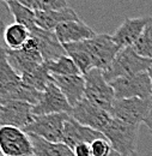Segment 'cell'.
I'll return each instance as SVG.
<instances>
[{
  "instance_id": "1",
  "label": "cell",
  "mask_w": 152,
  "mask_h": 156,
  "mask_svg": "<svg viewBox=\"0 0 152 156\" xmlns=\"http://www.w3.org/2000/svg\"><path fill=\"white\" fill-rule=\"evenodd\" d=\"M151 66V59L143 58L132 47H125V48H120L110 66L102 72L107 82L110 83L116 78L145 72Z\"/></svg>"
},
{
  "instance_id": "2",
  "label": "cell",
  "mask_w": 152,
  "mask_h": 156,
  "mask_svg": "<svg viewBox=\"0 0 152 156\" xmlns=\"http://www.w3.org/2000/svg\"><path fill=\"white\" fill-rule=\"evenodd\" d=\"M139 125L125 122L113 118L108 126L103 130L104 137L109 140L113 150L120 156H131L136 151V138Z\"/></svg>"
},
{
  "instance_id": "3",
  "label": "cell",
  "mask_w": 152,
  "mask_h": 156,
  "mask_svg": "<svg viewBox=\"0 0 152 156\" xmlns=\"http://www.w3.org/2000/svg\"><path fill=\"white\" fill-rule=\"evenodd\" d=\"M83 77L85 82V98L97 107L110 112L115 94L110 83L103 76V72L98 69H91Z\"/></svg>"
},
{
  "instance_id": "4",
  "label": "cell",
  "mask_w": 152,
  "mask_h": 156,
  "mask_svg": "<svg viewBox=\"0 0 152 156\" xmlns=\"http://www.w3.org/2000/svg\"><path fill=\"white\" fill-rule=\"evenodd\" d=\"M68 115L70 114L67 113L35 115L33 121L24 129V131L50 143H62L64 124Z\"/></svg>"
},
{
  "instance_id": "5",
  "label": "cell",
  "mask_w": 152,
  "mask_h": 156,
  "mask_svg": "<svg viewBox=\"0 0 152 156\" xmlns=\"http://www.w3.org/2000/svg\"><path fill=\"white\" fill-rule=\"evenodd\" d=\"M83 46L91 58L92 67L101 71H104L110 66L120 51V47L109 34H96L92 39L83 41Z\"/></svg>"
},
{
  "instance_id": "6",
  "label": "cell",
  "mask_w": 152,
  "mask_h": 156,
  "mask_svg": "<svg viewBox=\"0 0 152 156\" xmlns=\"http://www.w3.org/2000/svg\"><path fill=\"white\" fill-rule=\"evenodd\" d=\"M115 98H145L152 96V84L147 71L132 76H125L110 82Z\"/></svg>"
},
{
  "instance_id": "7",
  "label": "cell",
  "mask_w": 152,
  "mask_h": 156,
  "mask_svg": "<svg viewBox=\"0 0 152 156\" xmlns=\"http://www.w3.org/2000/svg\"><path fill=\"white\" fill-rule=\"evenodd\" d=\"M6 58L9 64L19 76L33 71L34 69L43 64L42 55L38 51L37 41L31 35L20 49L11 51L6 48Z\"/></svg>"
},
{
  "instance_id": "8",
  "label": "cell",
  "mask_w": 152,
  "mask_h": 156,
  "mask_svg": "<svg viewBox=\"0 0 152 156\" xmlns=\"http://www.w3.org/2000/svg\"><path fill=\"white\" fill-rule=\"evenodd\" d=\"M149 107L150 98H115L109 113L112 118L140 126L147 117Z\"/></svg>"
},
{
  "instance_id": "9",
  "label": "cell",
  "mask_w": 152,
  "mask_h": 156,
  "mask_svg": "<svg viewBox=\"0 0 152 156\" xmlns=\"http://www.w3.org/2000/svg\"><path fill=\"white\" fill-rule=\"evenodd\" d=\"M0 148L4 156H33L34 148L29 135L15 126L0 127Z\"/></svg>"
},
{
  "instance_id": "10",
  "label": "cell",
  "mask_w": 152,
  "mask_h": 156,
  "mask_svg": "<svg viewBox=\"0 0 152 156\" xmlns=\"http://www.w3.org/2000/svg\"><path fill=\"white\" fill-rule=\"evenodd\" d=\"M70 117L77 120L79 124L99 132H103L113 119L109 112L92 105L86 98H83L74 107H72Z\"/></svg>"
},
{
  "instance_id": "11",
  "label": "cell",
  "mask_w": 152,
  "mask_h": 156,
  "mask_svg": "<svg viewBox=\"0 0 152 156\" xmlns=\"http://www.w3.org/2000/svg\"><path fill=\"white\" fill-rule=\"evenodd\" d=\"M33 105L20 101H0V127L15 126L24 130L34 119Z\"/></svg>"
},
{
  "instance_id": "12",
  "label": "cell",
  "mask_w": 152,
  "mask_h": 156,
  "mask_svg": "<svg viewBox=\"0 0 152 156\" xmlns=\"http://www.w3.org/2000/svg\"><path fill=\"white\" fill-rule=\"evenodd\" d=\"M72 107L68 101L62 95L60 89L55 85L54 82H50L47 88L42 91V96L38 103L33 106L34 115H46V114H57L67 113L70 114Z\"/></svg>"
},
{
  "instance_id": "13",
  "label": "cell",
  "mask_w": 152,
  "mask_h": 156,
  "mask_svg": "<svg viewBox=\"0 0 152 156\" xmlns=\"http://www.w3.org/2000/svg\"><path fill=\"white\" fill-rule=\"evenodd\" d=\"M151 20L152 17L126 18L115 30V33L112 35V39L120 48L132 47Z\"/></svg>"
},
{
  "instance_id": "14",
  "label": "cell",
  "mask_w": 152,
  "mask_h": 156,
  "mask_svg": "<svg viewBox=\"0 0 152 156\" xmlns=\"http://www.w3.org/2000/svg\"><path fill=\"white\" fill-rule=\"evenodd\" d=\"M104 135L99 131L92 130L79 124L72 117H67L64 124V138L62 143H65L68 148L73 149L80 143H91L97 138H102Z\"/></svg>"
},
{
  "instance_id": "15",
  "label": "cell",
  "mask_w": 152,
  "mask_h": 156,
  "mask_svg": "<svg viewBox=\"0 0 152 156\" xmlns=\"http://www.w3.org/2000/svg\"><path fill=\"white\" fill-rule=\"evenodd\" d=\"M54 33L62 46L86 41L89 39H92L96 35L94 29H91L88 24H85L81 20H70L61 23L55 28Z\"/></svg>"
},
{
  "instance_id": "16",
  "label": "cell",
  "mask_w": 152,
  "mask_h": 156,
  "mask_svg": "<svg viewBox=\"0 0 152 156\" xmlns=\"http://www.w3.org/2000/svg\"><path fill=\"white\" fill-rule=\"evenodd\" d=\"M30 35L37 41L38 51L42 55L43 62L57 59L62 55H66L64 46L59 42L54 31L42 30L37 27L30 30Z\"/></svg>"
},
{
  "instance_id": "17",
  "label": "cell",
  "mask_w": 152,
  "mask_h": 156,
  "mask_svg": "<svg viewBox=\"0 0 152 156\" xmlns=\"http://www.w3.org/2000/svg\"><path fill=\"white\" fill-rule=\"evenodd\" d=\"M52 78L71 107H74L78 102L85 98V82L83 75L52 76Z\"/></svg>"
},
{
  "instance_id": "18",
  "label": "cell",
  "mask_w": 152,
  "mask_h": 156,
  "mask_svg": "<svg viewBox=\"0 0 152 156\" xmlns=\"http://www.w3.org/2000/svg\"><path fill=\"white\" fill-rule=\"evenodd\" d=\"M70 20H80L77 12L71 7H66L59 11H35L36 27L42 30L54 31L59 24Z\"/></svg>"
},
{
  "instance_id": "19",
  "label": "cell",
  "mask_w": 152,
  "mask_h": 156,
  "mask_svg": "<svg viewBox=\"0 0 152 156\" xmlns=\"http://www.w3.org/2000/svg\"><path fill=\"white\" fill-rule=\"evenodd\" d=\"M22 83V78L12 69L6 58V48L0 43V96L17 88Z\"/></svg>"
},
{
  "instance_id": "20",
  "label": "cell",
  "mask_w": 152,
  "mask_h": 156,
  "mask_svg": "<svg viewBox=\"0 0 152 156\" xmlns=\"http://www.w3.org/2000/svg\"><path fill=\"white\" fill-rule=\"evenodd\" d=\"M29 137L33 143L34 156H74L72 149L65 143H50L34 135Z\"/></svg>"
},
{
  "instance_id": "21",
  "label": "cell",
  "mask_w": 152,
  "mask_h": 156,
  "mask_svg": "<svg viewBox=\"0 0 152 156\" xmlns=\"http://www.w3.org/2000/svg\"><path fill=\"white\" fill-rule=\"evenodd\" d=\"M29 37H30V30L24 25L13 22L6 27L2 34V44L7 49L16 51L20 49Z\"/></svg>"
},
{
  "instance_id": "22",
  "label": "cell",
  "mask_w": 152,
  "mask_h": 156,
  "mask_svg": "<svg viewBox=\"0 0 152 156\" xmlns=\"http://www.w3.org/2000/svg\"><path fill=\"white\" fill-rule=\"evenodd\" d=\"M64 48L66 51V54L74 61V64L79 69L81 75H85L91 69H94L91 58H90L89 53L86 52V49L83 46V41L81 42H76V43L64 44Z\"/></svg>"
},
{
  "instance_id": "23",
  "label": "cell",
  "mask_w": 152,
  "mask_h": 156,
  "mask_svg": "<svg viewBox=\"0 0 152 156\" xmlns=\"http://www.w3.org/2000/svg\"><path fill=\"white\" fill-rule=\"evenodd\" d=\"M20 78H22V82L24 84L29 85L30 88L36 89L41 93L47 88V85L50 82H53L52 75L48 72V70L44 66V64L37 66L36 69H34L30 72L24 73L23 76H20Z\"/></svg>"
},
{
  "instance_id": "24",
  "label": "cell",
  "mask_w": 152,
  "mask_h": 156,
  "mask_svg": "<svg viewBox=\"0 0 152 156\" xmlns=\"http://www.w3.org/2000/svg\"><path fill=\"white\" fill-rule=\"evenodd\" d=\"M47 67L48 72L52 76H71V75H81L79 69L77 67L74 61L67 54L60 58L43 62Z\"/></svg>"
},
{
  "instance_id": "25",
  "label": "cell",
  "mask_w": 152,
  "mask_h": 156,
  "mask_svg": "<svg viewBox=\"0 0 152 156\" xmlns=\"http://www.w3.org/2000/svg\"><path fill=\"white\" fill-rule=\"evenodd\" d=\"M7 5L10 7V11L12 13V17L15 23H18L28 28L29 30L34 29L36 27L35 22V11L22 5L17 0H9Z\"/></svg>"
},
{
  "instance_id": "26",
  "label": "cell",
  "mask_w": 152,
  "mask_h": 156,
  "mask_svg": "<svg viewBox=\"0 0 152 156\" xmlns=\"http://www.w3.org/2000/svg\"><path fill=\"white\" fill-rule=\"evenodd\" d=\"M132 48L143 58L152 60V20L149 22L139 39L133 43Z\"/></svg>"
},
{
  "instance_id": "27",
  "label": "cell",
  "mask_w": 152,
  "mask_h": 156,
  "mask_svg": "<svg viewBox=\"0 0 152 156\" xmlns=\"http://www.w3.org/2000/svg\"><path fill=\"white\" fill-rule=\"evenodd\" d=\"M92 156H112L114 154L113 147L105 137L97 138L90 143Z\"/></svg>"
},
{
  "instance_id": "28",
  "label": "cell",
  "mask_w": 152,
  "mask_h": 156,
  "mask_svg": "<svg viewBox=\"0 0 152 156\" xmlns=\"http://www.w3.org/2000/svg\"><path fill=\"white\" fill-rule=\"evenodd\" d=\"M13 17L5 0H0V43H2V34L7 25L13 23Z\"/></svg>"
},
{
  "instance_id": "29",
  "label": "cell",
  "mask_w": 152,
  "mask_h": 156,
  "mask_svg": "<svg viewBox=\"0 0 152 156\" xmlns=\"http://www.w3.org/2000/svg\"><path fill=\"white\" fill-rule=\"evenodd\" d=\"M68 7L67 0H38V10L41 11H59Z\"/></svg>"
},
{
  "instance_id": "30",
  "label": "cell",
  "mask_w": 152,
  "mask_h": 156,
  "mask_svg": "<svg viewBox=\"0 0 152 156\" xmlns=\"http://www.w3.org/2000/svg\"><path fill=\"white\" fill-rule=\"evenodd\" d=\"M73 155L74 156H92L91 153V148H90V144L89 143H80L76 145L73 149Z\"/></svg>"
},
{
  "instance_id": "31",
  "label": "cell",
  "mask_w": 152,
  "mask_h": 156,
  "mask_svg": "<svg viewBox=\"0 0 152 156\" xmlns=\"http://www.w3.org/2000/svg\"><path fill=\"white\" fill-rule=\"evenodd\" d=\"M18 2H20L22 5L34 10V11H37L38 10V0H17Z\"/></svg>"
},
{
  "instance_id": "32",
  "label": "cell",
  "mask_w": 152,
  "mask_h": 156,
  "mask_svg": "<svg viewBox=\"0 0 152 156\" xmlns=\"http://www.w3.org/2000/svg\"><path fill=\"white\" fill-rule=\"evenodd\" d=\"M144 124L149 127V130L152 131V96L150 98V107H149V113H147V117L145 119Z\"/></svg>"
},
{
  "instance_id": "33",
  "label": "cell",
  "mask_w": 152,
  "mask_h": 156,
  "mask_svg": "<svg viewBox=\"0 0 152 156\" xmlns=\"http://www.w3.org/2000/svg\"><path fill=\"white\" fill-rule=\"evenodd\" d=\"M147 73H149V76H150V79H151V84H152V66L147 70Z\"/></svg>"
},
{
  "instance_id": "34",
  "label": "cell",
  "mask_w": 152,
  "mask_h": 156,
  "mask_svg": "<svg viewBox=\"0 0 152 156\" xmlns=\"http://www.w3.org/2000/svg\"><path fill=\"white\" fill-rule=\"evenodd\" d=\"M112 156H120V155H119V154H117L116 151H114V154H113V155H112Z\"/></svg>"
},
{
  "instance_id": "35",
  "label": "cell",
  "mask_w": 152,
  "mask_h": 156,
  "mask_svg": "<svg viewBox=\"0 0 152 156\" xmlns=\"http://www.w3.org/2000/svg\"><path fill=\"white\" fill-rule=\"evenodd\" d=\"M131 156H139V154H138V153H136V151H135V153H134L133 155H131Z\"/></svg>"
},
{
  "instance_id": "36",
  "label": "cell",
  "mask_w": 152,
  "mask_h": 156,
  "mask_svg": "<svg viewBox=\"0 0 152 156\" xmlns=\"http://www.w3.org/2000/svg\"><path fill=\"white\" fill-rule=\"evenodd\" d=\"M0 156H4V154H2V151H1V148H0Z\"/></svg>"
},
{
  "instance_id": "37",
  "label": "cell",
  "mask_w": 152,
  "mask_h": 156,
  "mask_svg": "<svg viewBox=\"0 0 152 156\" xmlns=\"http://www.w3.org/2000/svg\"><path fill=\"white\" fill-rule=\"evenodd\" d=\"M5 1H6V2H7V1H9V0H5Z\"/></svg>"
},
{
  "instance_id": "38",
  "label": "cell",
  "mask_w": 152,
  "mask_h": 156,
  "mask_svg": "<svg viewBox=\"0 0 152 156\" xmlns=\"http://www.w3.org/2000/svg\"><path fill=\"white\" fill-rule=\"evenodd\" d=\"M150 132H151V135H152V131H150Z\"/></svg>"
},
{
  "instance_id": "39",
  "label": "cell",
  "mask_w": 152,
  "mask_h": 156,
  "mask_svg": "<svg viewBox=\"0 0 152 156\" xmlns=\"http://www.w3.org/2000/svg\"><path fill=\"white\" fill-rule=\"evenodd\" d=\"M33 156H34V155H33Z\"/></svg>"
}]
</instances>
